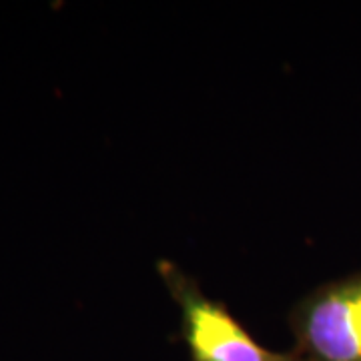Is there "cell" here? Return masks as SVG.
<instances>
[{"instance_id": "obj_1", "label": "cell", "mask_w": 361, "mask_h": 361, "mask_svg": "<svg viewBox=\"0 0 361 361\" xmlns=\"http://www.w3.org/2000/svg\"><path fill=\"white\" fill-rule=\"evenodd\" d=\"M180 317V334L193 361H297L261 345L219 301L211 299L191 273L171 259L155 263Z\"/></svg>"}, {"instance_id": "obj_2", "label": "cell", "mask_w": 361, "mask_h": 361, "mask_svg": "<svg viewBox=\"0 0 361 361\" xmlns=\"http://www.w3.org/2000/svg\"><path fill=\"white\" fill-rule=\"evenodd\" d=\"M289 325L297 361H361V269L301 297Z\"/></svg>"}]
</instances>
